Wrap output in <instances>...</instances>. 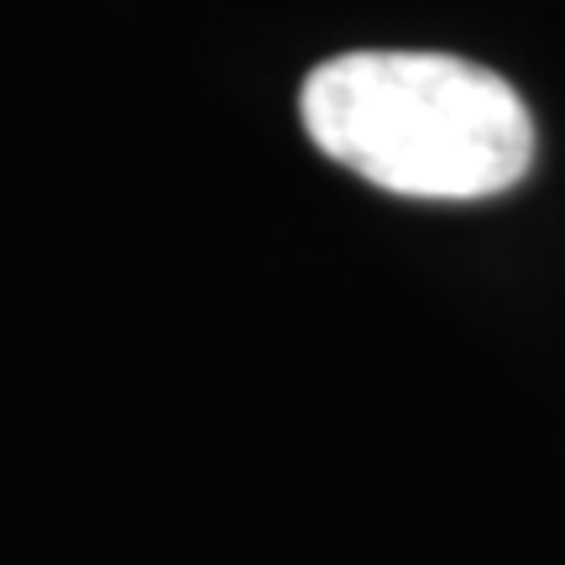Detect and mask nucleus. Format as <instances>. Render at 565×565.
<instances>
[{"label":"nucleus","mask_w":565,"mask_h":565,"mask_svg":"<svg viewBox=\"0 0 565 565\" xmlns=\"http://www.w3.org/2000/svg\"><path fill=\"white\" fill-rule=\"evenodd\" d=\"M299 116L330 162L408 200H487L534 162L519 89L450 53H341L303 79Z\"/></svg>","instance_id":"nucleus-1"}]
</instances>
